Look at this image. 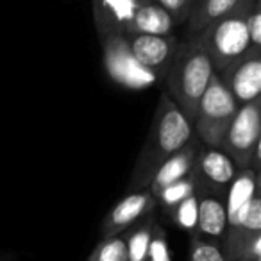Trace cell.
<instances>
[{"mask_svg":"<svg viewBox=\"0 0 261 261\" xmlns=\"http://www.w3.org/2000/svg\"><path fill=\"white\" fill-rule=\"evenodd\" d=\"M193 138V125L167 93H161L149 135L129 179V192L147 190L158 168Z\"/></svg>","mask_w":261,"mask_h":261,"instance_id":"cell-1","label":"cell"},{"mask_svg":"<svg viewBox=\"0 0 261 261\" xmlns=\"http://www.w3.org/2000/svg\"><path fill=\"white\" fill-rule=\"evenodd\" d=\"M129 45L130 52L142 63L145 68L156 73L158 79L163 83V77L167 75L172 61L181 40L174 34H165V36H152V34H123Z\"/></svg>","mask_w":261,"mask_h":261,"instance_id":"cell-8","label":"cell"},{"mask_svg":"<svg viewBox=\"0 0 261 261\" xmlns=\"http://www.w3.org/2000/svg\"><path fill=\"white\" fill-rule=\"evenodd\" d=\"M247 16L249 13L225 16L213 22L200 34H195L202 41V47L210 58L215 73H220L250 48L249 34H247Z\"/></svg>","mask_w":261,"mask_h":261,"instance_id":"cell-5","label":"cell"},{"mask_svg":"<svg viewBox=\"0 0 261 261\" xmlns=\"http://www.w3.org/2000/svg\"><path fill=\"white\" fill-rule=\"evenodd\" d=\"M193 174L197 175L199 188L224 192L238 174V167L222 149L200 145L193 165Z\"/></svg>","mask_w":261,"mask_h":261,"instance_id":"cell-10","label":"cell"},{"mask_svg":"<svg viewBox=\"0 0 261 261\" xmlns=\"http://www.w3.org/2000/svg\"><path fill=\"white\" fill-rule=\"evenodd\" d=\"M174 18L175 25H185L195 8L197 0H154Z\"/></svg>","mask_w":261,"mask_h":261,"instance_id":"cell-23","label":"cell"},{"mask_svg":"<svg viewBox=\"0 0 261 261\" xmlns=\"http://www.w3.org/2000/svg\"><path fill=\"white\" fill-rule=\"evenodd\" d=\"M257 4H261V0H197L188 22L185 23L188 36L200 34L206 27L225 16L250 13Z\"/></svg>","mask_w":261,"mask_h":261,"instance_id":"cell-12","label":"cell"},{"mask_svg":"<svg viewBox=\"0 0 261 261\" xmlns=\"http://www.w3.org/2000/svg\"><path fill=\"white\" fill-rule=\"evenodd\" d=\"M197 188H199V181H197V175L193 174V170H192V174H188L186 177H182V179H179V181L172 182V185L165 186V188L158 193L156 202L161 204L165 210L170 211L172 207L177 206L181 200H185V199H188L190 195H193V193L197 192Z\"/></svg>","mask_w":261,"mask_h":261,"instance_id":"cell-18","label":"cell"},{"mask_svg":"<svg viewBox=\"0 0 261 261\" xmlns=\"http://www.w3.org/2000/svg\"><path fill=\"white\" fill-rule=\"evenodd\" d=\"M213 73V66L199 36H188V40L179 43L177 54L163 77V84L165 93L190 122L195 118L197 106Z\"/></svg>","mask_w":261,"mask_h":261,"instance_id":"cell-2","label":"cell"},{"mask_svg":"<svg viewBox=\"0 0 261 261\" xmlns=\"http://www.w3.org/2000/svg\"><path fill=\"white\" fill-rule=\"evenodd\" d=\"M175 22L158 2H149L142 6L133 15L129 23L123 29V34H152V36H165L172 34Z\"/></svg>","mask_w":261,"mask_h":261,"instance_id":"cell-16","label":"cell"},{"mask_svg":"<svg viewBox=\"0 0 261 261\" xmlns=\"http://www.w3.org/2000/svg\"><path fill=\"white\" fill-rule=\"evenodd\" d=\"M240 106L234 102L227 88L222 84L220 77L213 73L206 91L200 97L193 118V135L200 145L222 149L224 136L227 133L229 123L232 122Z\"/></svg>","mask_w":261,"mask_h":261,"instance_id":"cell-3","label":"cell"},{"mask_svg":"<svg viewBox=\"0 0 261 261\" xmlns=\"http://www.w3.org/2000/svg\"><path fill=\"white\" fill-rule=\"evenodd\" d=\"M147 261H172L170 249H168V242H167V232H165V229L158 222L152 227Z\"/></svg>","mask_w":261,"mask_h":261,"instance_id":"cell-22","label":"cell"},{"mask_svg":"<svg viewBox=\"0 0 261 261\" xmlns=\"http://www.w3.org/2000/svg\"><path fill=\"white\" fill-rule=\"evenodd\" d=\"M199 195V224L197 236L210 240H222L227 232V213L220 192L197 188Z\"/></svg>","mask_w":261,"mask_h":261,"instance_id":"cell-14","label":"cell"},{"mask_svg":"<svg viewBox=\"0 0 261 261\" xmlns=\"http://www.w3.org/2000/svg\"><path fill=\"white\" fill-rule=\"evenodd\" d=\"M156 199H154V195L149 190L129 192L118 204H115V207L104 218L100 227L102 238L122 234L130 225L138 224L143 217L152 213L156 210Z\"/></svg>","mask_w":261,"mask_h":261,"instance_id":"cell-9","label":"cell"},{"mask_svg":"<svg viewBox=\"0 0 261 261\" xmlns=\"http://www.w3.org/2000/svg\"><path fill=\"white\" fill-rule=\"evenodd\" d=\"M188 261H229V257L220 242L195 234L192 236Z\"/></svg>","mask_w":261,"mask_h":261,"instance_id":"cell-20","label":"cell"},{"mask_svg":"<svg viewBox=\"0 0 261 261\" xmlns=\"http://www.w3.org/2000/svg\"><path fill=\"white\" fill-rule=\"evenodd\" d=\"M199 149H200V142L195 138V135H193V138L190 140L181 150H177L174 156H170L160 168H158L152 181H150L149 188H147L154 195V199H156L158 193H160L165 186L172 185V182L179 181V179L192 174Z\"/></svg>","mask_w":261,"mask_h":261,"instance_id":"cell-15","label":"cell"},{"mask_svg":"<svg viewBox=\"0 0 261 261\" xmlns=\"http://www.w3.org/2000/svg\"><path fill=\"white\" fill-rule=\"evenodd\" d=\"M88 261H127L123 234L102 238Z\"/></svg>","mask_w":261,"mask_h":261,"instance_id":"cell-21","label":"cell"},{"mask_svg":"<svg viewBox=\"0 0 261 261\" xmlns=\"http://www.w3.org/2000/svg\"><path fill=\"white\" fill-rule=\"evenodd\" d=\"M149 2L154 0H91L98 36L109 33H123L133 15Z\"/></svg>","mask_w":261,"mask_h":261,"instance_id":"cell-13","label":"cell"},{"mask_svg":"<svg viewBox=\"0 0 261 261\" xmlns=\"http://www.w3.org/2000/svg\"><path fill=\"white\" fill-rule=\"evenodd\" d=\"M156 224V215L149 213L143 217L138 224L129 232L123 234L125 238V252L127 261H147V252H149L150 236H152V227Z\"/></svg>","mask_w":261,"mask_h":261,"instance_id":"cell-17","label":"cell"},{"mask_svg":"<svg viewBox=\"0 0 261 261\" xmlns=\"http://www.w3.org/2000/svg\"><path fill=\"white\" fill-rule=\"evenodd\" d=\"M172 220L192 236L197 234V224H199V195L197 192L190 195L188 199L181 200L177 206L170 210Z\"/></svg>","mask_w":261,"mask_h":261,"instance_id":"cell-19","label":"cell"},{"mask_svg":"<svg viewBox=\"0 0 261 261\" xmlns=\"http://www.w3.org/2000/svg\"><path fill=\"white\" fill-rule=\"evenodd\" d=\"M102 63L113 83L125 90H147L160 83L156 73L142 65L133 56L123 33H109L100 36Z\"/></svg>","mask_w":261,"mask_h":261,"instance_id":"cell-6","label":"cell"},{"mask_svg":"<svg viewBox=\"0 0 261 261\" xmlns=\"http://www.w3.org/2000/svg\"><path fill=\"white\" fill-rule=\"evenodd\" d=\"M247 34L250 48L261 50V4H257L247 16Z\"/></svg>","mask_w":261,"mask_h":261,"instance_id":"cell-24","label":"cell"},{"mask_svg":"<svg viewBox=\"0 0 261 261\" xmlns=\"http://www.w3.org/2000/svg\"><path fill=\"white\" fill-rule=\"evenodd\" d=\"M257 195H259V172L254 168L238 170L236 177L227 186L224 199L227 227H238L242 224L243 217Z\"/></svg>","mask_w":261,"mask_h":261,"instance_id":"cell-11","label":"cell"},{"mask_svg":"<svg viewBox=\"0 0 261 261\" xmlns=\"http://www.w3.org/2000/svg\"><path fill=\"white\" fill-rule=\"evenodd\" d=\"M222 150L234 161L238 170L259 172L261 156V98L240 106L224 136Z\"/></svg>","mask_w":261,"mask_h":261,"instance_id":"cell-4","label":"cell"},{"mask_svg":"<svg viewBox=\"0 0 261 261\" xmlns=\"http://www.w3.org/2000/svg\"><path fill=\"white\" fill-rule=\"evenodd\" d=\"M217 75L238 106L256 100L261 95V50L249 48Z\"/></svg>","mask_w":261,"mask_h":261,"instance_id":"cell-7","label":"cell"}]
</instances>
